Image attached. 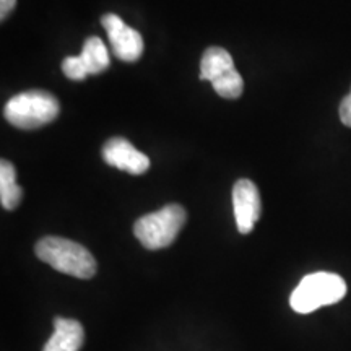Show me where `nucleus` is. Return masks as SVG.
I'll list each match as a JSON object with an SVG mask.
<instances>
[{
    "label": "nucleus",
    "instance_id": "6e6552de",
    "mask_svg": "<svg viewBox=\"0 0 351 351\" xmlns=\"http://www.w3.org/2000/svg\"><path fill=\"white\" fill-rule=\"evenodd\" d=\"M101 155H103V160L109 166H114V168L125 171V173L134 176L147 173L148 168H150L148 156L143 155L142 152H138L129 140L121 137L108 140L104 143Z\"/></svg>",
    "mask_w": 351,
    "mask_h": 351
},
{
    "label": "nucleus",
    "instance_id": "1a4fd4ad",
    "mask_svg": "<svg viewBox=\"0 0 351 351\" xmlns=\"http://www.w3.org/2000/svg\"><path fill=\"white\" fill-rule=\"evenodd\" d=\"M85 341L82 324L73 319L57 317L54 320V333L43 351H78Z\"/></svg>",
    "mask_w": 351,
    "mask_h": 351
},
{
    "label": "nucleus",
    "instance_id": "f03ea898",
    "mask_svg": "<svg viewBox=\"0 0 351 351\" xmlns=\"http://www.w3.org/2000/svg\"><path fill=\"white\" fill-rule=\"evenodd\" d=\"M346 295V283L340 275L315 271L306 275L289 298V304L298 314H311L319 307L335 304Z\"/></svg>",
    "mask_w": 351,
    "mask_h": 351
},
{
    "label": "nucleus",
    "instance_id": "9d476101",
    "mask_svg": "<svg viewBox=\"0 0 351 351\" xmlns=\"http://www.w3.org/2000/svg\"><path fill=\"white\" fill-rule=\"evenodd\" d=\"M77 62L80 65L85 75H98L109 67V52L98 36L88 38L83 44L82 54L77 57Z\"/></svg>",
    "mask_w": 351,
    "mask_h": 351
},
{
    "label": "nucleus",
    "instance_id": "f257e3e1",
    "mask_svg": "<svg viewBox=\"0 0 351 351\" xmlns=\"http://www.w3.org/2000/svg\"><path fill=\"white\" fill-rule=\"evenodd\" d=\"M34 251H36L39 261L46 262L57 271L72 275L75 278H91L98 269L91 252L85 245L78 244L75 241L47 236V238L38 241Z\"/></svg>",
    "mask_w": 351,
    "mask_h": 351
},
{
    "label": "nucleus",
    "instance_id": "20e7f679",
    "mask_svg": "<svg viewBox=\"0 0 351 351\" xmlns=\"http://www.w3.org/2000/svg\"><path fill=\"white\" fill-rule=\"evenodd\" d=\"M186 218L187 213L181 205L169 204L155 213L138 218L134 225V234L150 251L165 249L178 238Z\"/></svg>",
    "mask_w": 351,
    "mask_h": 351
},
{
    "label": "nucleus",
    "instance_id": "39448f33",
    "mask_svg": "<svg viewBox=\"0 0 351 351\" xmlns=\"http://www.w3.org/2000/svg\"><path fill=\"white\" fill-rule=\"evenodd\" d=\"M200 78L212 82L215 91L226 99H236L243 95L244 80L236 70L230 52L223 47H208L200 60Z\"/></svg>",
    "mask_w": 351,
    "mask_h": 351
},
{
    "label": "nucleus",
    "instance_id": "0eeeda50",
    "mask_svg": "<svg viewBox=\"0 0 351 351\" xmlns=\"http://www.w3.org/2000/svg\"><path fill=\"white\" fill-rule=\"evenodd\" d=\"M232 210L241 234H249L261 217L262 202L257 186L249 179H239L232 187Z\"/></svg>",
    "mask_w": 351,
    "mask_h": 351
},
{
    "label": "nucleus",
    "instance_id": "9b49d317",
    "mask_svg": "<svg viewBox=\"0 0 351 351\" xmlns=\"http://www.w3.org/2000/svg\"><path fill=\"white\" fill-rule=\"evenodd\" d=\"M21 187L16 184V171L10 161L2 160L0 163V202L5 210H15L20 205Z\"/></svg>",
    "mask_w": 351,
    "mask_h": 351
},
{
    "label": "nucleus",
    "instance_id": "f8f14e48",
    "mask_svg": "<svg viewBox=\"0 0 351 351\" xmlns=\"http://www.w3.org/2000/svg\"><path fill=\"white\" fill-rule=\"evenodd\" d=\"M340 121L346 127H351V91L345 96L340 104Z\"/></svg>",
    "mask_w": 351,
    "mask_h": 351
},
{
    "label": "nucleus",
    "instance_id": "423d86ee",
    "mask_svg": "<svg viewBox=\"0 0 351 351\" xmlns=\"http://www.w3.org/2000/svg\"><path fill=\"white\" fill-rule=\"evenodd\" d=\"M101 25L106 29L111 49L117 59L124 62H135L143 54V39L137 29L130 28L121 16L106 13L101 19Z\"/></svg>",
    "mask_w": 351,
    "mask_h": 351
},
{
    "label": "nucleus",
    "instance_id": "7ed1b4c3",
    "mask_svg": "<svg viewBox=\"0 0 351 351\" xmlns=\"http://www.w3.org/2000/svg\"><path fill=\"white\" fill-rule=\"evenodd\" d=\"M60 106L54 95L43 90H32L15 95L5 104L3 114L12 125L33 130L51 124L59 116Z\"/></svg>",
    "mask_w": 351,
    "mask_h": 351
},
{
    "label": "nucleus",
    "instance_id": "ddd939ff",
    "mask_svg": "<svg viewBox=\"0 0 351 351\" xmlns=\"http://www.w3.org/2000/svg\"><path fill=\"white\" fill-rule=\"evenodd\" d=\"M15 5L16 0H0V20H5Z\"/></svg>",
    "mask_w": 351,
    "mask_h": 351
}]
</instances>
